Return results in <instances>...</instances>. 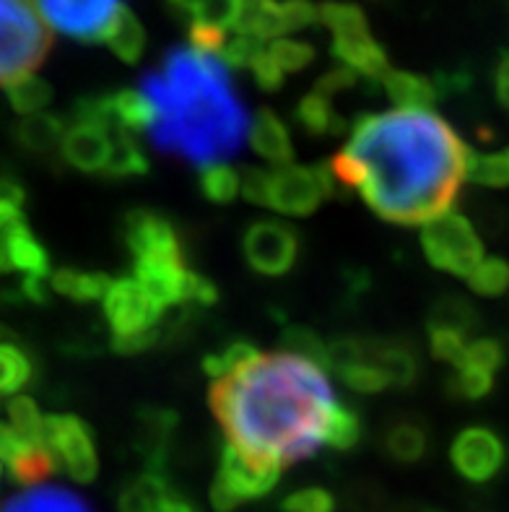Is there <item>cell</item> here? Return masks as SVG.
Masks as SVG:
<instances>
[{"instance_id": "1", "label": "cell", "mask_w": 509, "mask_h": 512, "mask_svg": "<svg viewBox=\"0 0 509 512\" xmlns=\"http://www.w3.org/2000/svg\"><path fill=\"white\" fill-rule=\"evenodd\" d=\"M468 146L445 117L424 110L361 115L346 149L317 167L325 198L351 190L382 221L432 224L458 201L468 177Z\"/></svg>"}, {"instance_id": "2", "label": "cell", "mask_w": 509, "mask_h": 512, "mask_svg": "<svg viewBox=\"0 0 509 512\" xmlns=\"http://www.w3.org/2000/svg\"><path fill=\"white\" fill-rule=\"evenodd\" d=\"M208 403L226 445L255 466L281 471L320 450L338 398L323 367L278 351L213 380Z\"/></svg>"}, {"instance_id": "3", "label": "cell", "mask_w": 509, "mask_h": 512, "mask_svg": "<svg viewBox=\"0 0 509 512\" xmlns=\"http://www.w3.org/2000/svg\"><path fill=\"white\" fill-rule=\"evenodd\" d=\"M138 89L154 107L149 141L156 151L208 167L245 146L252 123L219 58L177 45L143 73Z\"/></svg>"}, {"instance_id": "4", "label": "cell", "mask_w": 509, "mask_h": 512, "mask_svg": "<svg viewBox=\"0 0 509 512\" xmlns=\"http://www.w3.org/2000/svg\"><path fill=\"white\" fill-rule=\"evenodd\" d=\"M52 50V34L37 0H0V86L32 76Z\"/></svg>"}, {"instance_id": "5", "label": "cell", "mask_w": 509, "mask_h": 512, "mask_svg": "<svg viewBox=\"0 0 509 512\" xmlns=\"http://www.w3.org/2000/svg\"><path fill=\"white\" fill-rule=\"evenodd\" d=\"M421 247L434 268L452 276L471 279V273L484 263V242L463 214H445L426 224Z\"/></svg>"}, {"instance_id": "6", "label": "cell", "mask_w": 509, "mask_h": 512, "mask_svg": "<svg viewBox=\"0 0 509 512\" xmlns=\"http://www.w3.org/2000/svg\"><path fill=\"white\" fill-rule=\"evenodd\" d=\"M42 445L52 453L60 471L78 484H91L99 474L94 432L81 416L50 414L42 424Z\"/></svg>"}, {"instance_id": "7", "label": "cell", "mask_w": 509, "mask_h": 512, "mask_svg": "<svg viewBox=\"0 0 509 512\" xmlns=\"http://www.w3.org/2000/svg\"><path fill=\"white\" fill-rule=\"evenodd\" d=\"M278 468L250 463L232 445H224L219 455V474L211 484V505L216 512H234L245 502H255L271 494L278 481Z\"/></svg>"}, {"instance_id": "8", "label": "cell", "mask_w": 509, "mask_h": 512, "mask_svg": "<svg viewBox=\"0 0 509 512\" xmlns=\"http://www.w3.org/2000/svg\"><path fill=\"white\" fill-rule=\"evenodd\" d=\"M242 253L247 266L260 276H286L302 253V234L278 219H258L242 234Z\"/></svg>"}, {"instance_id": "9", "label": "cell", "mask_w": 509, "mask_h": 512, "mask_svg": "<svg viewBox=\"0 0 509 512\" xmlns=\"http://www.w3.org/2000/svg\"><path fill=\"white\" fill-rule=\"evenodd\" d=\"M50 29L84 45L104 42L112 21L123 11V0H37Z\"/></svg>"}, {"instance_id": "10", "label": "cell", "mask_w": 509, "mask_h": 512, "mask_svg": "<svg viewBox=\"0 0 509 512\" xmlns=\"http://www.w3.org/2000/svg\"><path fill=\"white\" fill-rule=\"evenodd\" d=\"M164 307L136 279L112 281L104 297V318L110 338H133L162 328Z\"/></svg>"}, {"instance_id": "11", "label": "cell", "mask_w": 509, "mask_h": 512, "mask_svg": "<svg viewBox=\"0 0 509 512\" xmlns=\"http://www.w3.org/2000/svg\"><path fill=\"white\" fill-rule=\"evenodd\" d=\"M452 466L471 484H489L509 463V448L497 429L476 424L465 427L450 448Z\"/></svg>"}, {"instance_id": "12", "label": "cell", "mask_w": 509, "mask_h": 512, "mask_svg": "<svg viewBox=\"0 0 509 512\" xmlns=\"http://www.w3.org/2000/svg\"><path fill=\"white\" fill-rule=\"evenodd\" d=\"M50 255L26 224L19 203L0 201V273L47 276Z\"/></svg>"}, {"instance_id": "13", "label": "cell", "mask_w": 509, "mask_h": 512, "mask_svg": "<svg viewBox=\"0 0 509 512\" xmlns=\"http://www.w3.org/2000/svg\"><path fill=\"white\" fill-rule=\"evenodd\" d=\"M123 242L136 260L146 258H185L180 229L172 219L154 208H133L120 224Z\"/></svg>"}, {"instance_id": "14", "label": "cell", "mask_w": 509, "mask_h": 512, "mask_svg": "<svg viewBox=\"0 0 509 512\" xmlns=\"http://www.w3.org/2000/svg\"><path fill=\"white\" fill-rule=\"evenodd\" d=\"M325 198L323 185L317 167H297L286 164L271 172V185H268V208L284 216H310L317 211L320 201Z\"/></svg>"}, {"instance_id": "15", "label": "cell", "mask_w": 509, "mask_h": 512, "mask_svg": "<svg viewBox=\"0 0 509 512\" xmlns=\"http://www.w3.org/2000/svg\"><path fill=\"white\" fill-rule=\"evenodd\" d=\"M177 427H180V416L167 406L138 409L133 424V450L149 471H164Z\"/></svg>"}, {"instance_id": "16", "label": "cell", "mask_w": 509, "mask_h": 512, "mask_svg": "<svg viewBox=\"0 0 509 512\" xmlns=\"http://www.w3.org/2000/svg\"><path fill=\"white\" fill-rule=\"evenodd\" d=\"M65 164H71L86 175H104L112 156L110 130L94 120H71L65 130L63 149H60Z\"/></svg>"}, {"instance_id": "17", "label": "cell", "mask_w": 509, "mask_h": 512, "mask_svg": "<svg viewBox=\"0 0 509 512\" xmlns=\"http://www.w3.org/2000/svg\"><path fill=\"white\" fill-rule=\"evenodd\" d=\"M367 362L377 364L398 390L413 388L421 375L419 346L411 338H367Z\"/></svg>"}, {"instance_id": "18", "label": "cell", "mask_w": 509, "mask_h": 512, "mask_svg": "<svg viewBox=\"0 0 509 512\" xmlns=\"http://www.w3.org/2000/svg\"><path fill=\"white\" fill-rule=\"evenodd\" d=\"M429 445H432L429 427L419 416L411 414L393 416L380 435V450L385 453V458L398 466H413V463L424 461Z\"/></svg>"}, {"instance_id": "19", "label": "cell", "mask_w": 509, "mask_h": 512, "mask_svg": "<svg viewBox=\"0 0 509 512\" xmlns=\"http://www.w3.org/2000/svg\"><path fill=\"white\" fill-rule=\"evenodd\" d=\"M330 52L336 55V60H341V65L351 68L356 76H364L372 84H377V81L382 84L387 73L393 71L385 47L372 37V32L354 34V37L346 39H333Z\"/></svg>"}, {"instance_id": "20", "label": "cell", "mask_w": 509, "mask_h": 512, "mask_svg": "<svg viewBox=\"0 0 509 512\" xmlns=\"http://www.w3.org/2000/svg\"><path fill=\"white\" fill-rule=\"evenodd\" d=\"M180 489L174 487L164 471H143L123 484L117 494L120 512H156L167 500H172Z\"/></svg>"}, {"instance_id": "21", "label": "cell", "mask_w": 509, "mask_h": 512, "mask_svg": "<svg viewBox=\"0 0 509 512\" xmlns=\"http://www.w3.org/2000/svg\"><path fill=\"white\" fill-rule=\"evenodd\" d=\"M65 130H68L65 117L52 115V112H39V115L24 117L13 130V136H16V143L26 154L47 159V156H55L63 149Z\"/></svg>"}, {"instance_id": "22", "label": "cell", "mask_w": 509, "mask_h": 512, "mask_svg": "<svg viewBox=\"0 0 509 512\" xmlns=\"http://www.w3.org/2000/svg\"><path fill=\"white\" fill-rule=\"evenodd\" d=\"M39 364L34 351L13 341L11 333L0 338V398H11L37 380Z\"/></svg>"}, {"instance_id": "23", "label": "cell", "mask_w": 509, "mask_h": 512, "mask_svg": "<svg viewBox=\"0 0 509 512\" xmlns=\"http://www.w3.org/2000/svg\"><path fill=\"white\" fill-rule=\"evenodd\" d=\"M250 146L255 154L268 159L276 167H286L294 159L289 128L273 110H260L250 125Z\"/></svg>"}, {"instance_id": "24", "label": "cell", "mask_w": 509, "mask_h": 512, "mask_svg": "<svg viewBox=\"0 0 509 512\" xmlns=\"http://www.w3.org/2000/svg\"><path fill=\"white\" fill-rule=\"evenodd\" d=\"M0 512H94L84 497L63 487H34L13 494Z\"/></svg>"}, {"instance_id": "25", "label": "cell", "mask_w": 509, "mask_h": 512, "mask_svg": "<svg viewBox=\"0 0 509 512\" xmlns=\"http://www.w3.org/2000/svg\"><path fill=\"white\" fill-rule=\"evenodd\" d=\"M385 86V94L390 97V102L398 104L400 110H424L429 112V107L437 104L439 86L434 78H426L421 73L411 71H390L382 81Z\"/></svg>"}, {"instance_id": "26", "label": "cell", "mask_w": 509, "mask_h": 512, "mask_svg": "<svg viewBox=\"0 0 509 512\" xmlns=\"http://www.w3.org/2000/svg\"><path fill=\"white\" fill-rule=\"evenodd\" d=\"M234 29L245 37L273 39L286 32L284 3L278 0H239Z\"/></svg>"}, {"instance_id": "27", "label": "cell", "mask_w": 509, "mask_h": 512, "mask_svg": "<svg viewBox=\"0 0 509 512\" xmlns=\"http://www.w3.org/2000/svg\"><path fill=\"white\" fill-rule=\"evenodd\" d=\"M481 325V315L476 307L460 294H442L432 302L429 315H426V328L429 331H450L468 336Z\"/></svg>"}, {"instance_id": "28", "label": "cell", "mask_w": 509, "mask_h": 512, "mask_svg": "<svg viewBox=\"0 0 509 512\" xmlns=\"http://www.w3.org/2000/svg\"><path fill=\"white\" fill-rule=\"evenodd\" d=\"M297 123L302 125V130L307 136L325 138V136H341L346 133V120L333 110V99L320 94V91H310L304 94L297 104Z\"/></svg>"}, {"instance_id": "29", "label": "cell", "mask_w": 509, "mask_h": 512, "mask_svg": "<svg viewBox=\"0 0 509 512\" xmlns=\"http://www.w3.org/2000/svg\"><path fill=\"white\" fill-rule=\"evenodd\" d=\"M52 292L63 294L73 302H97L107 297L112 279L102 271H81V268H58L50 276Z\"/></svg>"}, {"instance_id": "30", "label": "cell", "mask_w": 509, "mask_h": 512, "mask_svg": "<svg viewBox=\"0 0 509 512\" xmlns=\"http://www.w3.org/2000/svg\"><path fill=\"white\" fill-rule=\"evenodd\" d=\"M112 136V156L104 169V177L110 180H130V177H143L149 172V159L141 149L136 133L128 130H110Z\"/></svg>"}, {"instance_id": "31", "label": "cell", "mask_w": 509, "mask_h": 512, "mask_svg": "<svg viewBox=\"0 0 509 512\" xmlns=\"http://www.w3.org/2000/svg\"><path fill=\"white\" fill-rule=\"evenodd\" d=\"M104 45L110 47L115 58H120L123 63H138L143 58V50H146V29H143L136 13L130 8H123L117 13L110 32L104 37Z\"/></svg>"}, {"instance_id": "32", "label": "cell", "mask_w": 509, "mask_h": 512, "mask_svg": "<svg viewBox=\"0 0 509 512\" xmlns=\"http://www.w3.org/2000/svg\"><path fill=\"white\" fill-rule=\"evenodd\" d=\"M361 440H364V416L351 403L338 401L333 419H330L328 435H325V445L348 453V450L359 448Z\"/></svg>"}, {"instance_id": "33", "label": "cell", "mask_w": 509, "mask_h": 512, "mask_svg": "<svg viewBox=\"0 0 509 512\" xmlns=\"http://www.w3.org/2000/svg\"><path fill=\"white\" fill-rule=\"evenodd\" d=\"M198 188L203 198L211 203H232L242 188V177L226 164H208L198 169Z\"/></svg>"}, {"instance_id": "34", "label": "cell", "mask_w": 509, "mask_h": 512, "mask_svg": "<svg viewBox=\"0 0 509 512\" xmlns=\"http://www.w3.org/2000/svg\"><path fill=\"white\" fill-rule=\"evenodd\" d=\"M281 346L286 349V354H294V357L307 359L323 370H330L328 344L307 325H286L281 331Z\"/></svg>"}, {"instance_id": "35", "label": "cell", "mask_w": 509, "mask_h": 512, "mask_svg": "<svg viewBox=\"0 0 509 512\" xmlns=\"http://www.w3.org/2000/svg\"><path fill=\"white\" fill-rule=\"evenodd\" d=\"M320 21L333 32V39H346L354 34H367L369 21L359 6L343 3V0H330L320 6Z\"/></svg>"}, {"instance_id": "36", "label": "cell", "mask_w": 509, "mask_h": 512, "mask_svg": "<svg viewBox=\"0 0 509 512\" xmlns=\"http://www.w3.org/2000/svg\"><path fill=\"white\" fill-rule=\"evenodd\" d=\"M255 357H258V349H255L252 341H247V338H234V341H229L224 349L216 351V354H208V357L203 359V370H206V375H211L213 380H221V377H229L237 370H242V367L250 364Z\"/></svg>"}, {"instance_id": "37", "label": "cell", "mask_w": 509, "mask_h": 512, "mask_svg": "<svg viewBox=\"0 0 509 512\" xmlns=\"http://www.w3.org/2000/svg\"><path fill=\"white\" fill-rule=\"evenodd\" d=\"M447 396L455 401H481L494 390V375L486 370H478L473 364H463L445 380Z\"/></svg>"}, {"instance_id": "38", "label": "cell", "mask_w": 509, "mask_h": 512, "mask_svg": "<svg viewBox=\"0 0 509 512\" xmlns=\"http://www.w3.org/2000/svg\"><path fill=\"white\" fill-rule=\"evenodd\" d=\"M8 104H11L13 110L19 112V115H39V112L45 110L47 104L52 102V89L47 81L37 76H29L19 84H13L6 89Z\"/></svg>"}, {"instance_id": "39", "label": "cell", "mask_w": 509, "mask_h": 512, "mask_svg": "<svg viewBox=\"0 0 509 512\" xmlns=\"http://www.w3.org/2000/svg\"><path fill=\"white\" fill-rule=\"evenodd\" d=\"M6 411L8 427L19 435V440L29 442V445H42V424H45V416L39 414V406L32 398H11Z\"/></svg>"}, {"instance_id": "40", "label": "cell", "mask_w": 509, "mask_h": 512, "mask_svg": "<svg viewBox=\"0 0 509 512\" xmlns=\"http://www.w3.org/2000/svg\"><path fill=\"white\" fill-rule=\"evenodd\" d=\"M468 177L484 188H507L509 185V149L499 154H468Z\"/></svg>"}, {"instance_id": "41", "label": "cell", "mask_w": 509, "mask_h": 512, "mask_svg": "<svg viewBox=\"0 0 509 512\" xmlns=\"http://www.w3.org/2000/svg\"><path fill=\"white\" fill-rule=\"evenodd\" d=\"M468 286L478 297H502L504 292H509V260L499 258H486L476 271L471 273Z\"/></svg>"}, {"instance_id": "42", "label": "cell", "mask_w": 509, "mask_h": 512, "mask_svg": "<svg viewBox=\"0 0 509 512\" xmlns=\"http://www.w3.org/2000/svg\"><path fill=\"white\" fill-rule=\"evenodd\" d=\"M328 359L330 370L336 372V375L346 372L348 367L367 362V338L336 336L328 344Z\"/></svg>"}, {"instance_id": "43", "label": "cell", "mask_w": 509, "mask_h": 512, "mask_svg": "<svg viewBox=\"0 0 509 512\" xmlns=\"http://www.w3.org/2000/svg\"><path fill=\"white\" fill-rule=\"evenodd\" d=\"M338 377H341L348 390L361 393V396H372V393H382L385 388H390V380H387L385 372L372 362H361L356 367H348Z\"/></svg>"}, {"instance_id": "44", "label": "cell", "mask_w": 509, "mask_h": 512, "mask_svg": "<svg viewBox=\"0 0 509 512\" xmlns=\"http://www.w3.org/2000/svg\"><path fill=\"white\" fill-rule=\"evenodd\" d=\"M284 512H336V497L323 487H304L281 500Z\"/></svg>"}, {"instance_id": "45", "label": "cell", "mask_w": 509, "mask_h": 512, "mask_svg": "<svg viewBox=\"0 0 509 512\" xmlns=\"http://www.w3.org/2000/svg\"><path fill=\"white\" fill-rule=\"evenodd\" d=\"M504 362H507V349L497 338H476L465 351V364H473V367L491 372V375L502 370Z\"/></svg>"}, {"instance_id": "46", "label": "cell", "mask_w": 509, "mask_h": 512, "mask_svg": "<svg viewBox=\"0 0 509 512\" xmlns=\"http://www.w3.org/2000/svg\"><path fill=\"white\" fill-rule=\"evenodd\" d=\"M273 60L284 73H299L315 60V50L307 42H297V39H276L271 47Z\"/></svg>"}, {"instance_id": "47", "label": "cell", "mask_w": 509, "mask_h": 512, "mask_svg": "<svg viewBox=\"0 0 509 512\" xmlns=\"http://www.w3.org/2000/svg\"><path fill=\"white\" fill-rule=\"evenodd\" d=\"M429 349L437 362L452 364L455 370L465 364V351H468V341L460 333L450 331H429Z\"/></svg>"}, {"instance_id": "48", "label": "cell", "mask_w": 509, "mask_h": 512, "mask_svg": "<svg viewBox=\"0 0 509 512\" xmlns=\"http://www.w3.org/2000/svg\"><path fill=\"white\" fill-rule=\"evenodd\" d=\"M260 52H263V42L260 39L237 34V37L226 42L219 60L224 65H229V68H234V71H247V68H252V63H255Z\"/></svg>"}, {"instance_id": "49", "label": "cell", "mask_w": 509, "mask_h": 512, "mask_svg": "<svg viewBox=\"0 0 509 512\" xmlns=\"http://www.w3.org/2000/svg\"><path fill=\"white\" fill-rule=\"evenodd\" d=\"M226 42H229V37H226V29H221V26L200 24V21L190 24V47L195 52H200V55L219 58L221 52H224Z\"/></svg>"}, {"instance_id": "50", "label": "cell", "mask_w": 509, "mask_h": 512, "mask_svg": "<svg viewBox=\"0 0 509 512\" xmlns=\"http://www.w3.org/2000/svg\"><path fill=\"white\" fill-rule=\"evenodd\" d=\"M250 73H252V78H255V84H258L263 91H268V94H271V91H278L281 86H284L286 73L278 68V63L273 60L271 50L260 52L258 58H255V63H252Z\"/></svg>"}, {"instance_id": "51", "label": "cell", "mask_w": 509, "mask_h": 512, "mask_svg": "<svg viewBox=\"0 0 509 512\" xmlns=\"http://www.w3.org/2000/svg\"><path fill=\"white\" fill-rule=\"evenodd\" d=\"M320 21V8L310 0H286L284 3V24L286 32H302Z\"/></svg>"}, {"instance_id": "52", "label": "cell", "mask_w": 509, "mask_h": 512, "mask_svg": "<svg viewBox=\"0 0 509 512\" xmlns=\"http://www.w3.org/2000/svg\"><path fill=\"white\" fill-rule=\"evenodd\" d=\"M268 185H271V172L260 167L242 169V193L255 206H268Z\"/></svg>"}, {"instance_id": "53", "label": "cell", "mask_w": 509, "mask_h": 512, "mask_svg": "<svg viewBox=\"0 0 509 512\" xmlns=\"http://www.w3.org/2000/svg\"><path fill=\"white\" fill-rule=\"evenodd\" d=\"M356 84H359V76H356L351 68H346V65H338V68L328 71L320 81H317L315 91H320V94L333 99L338 97V94H343V91L354 89Z\"/></svg>"}, {"instance_id": "54", "label": "cell", "mask_w": 509, "mask_h": 512, "mask_svg": "<svg viewBox=\"0 0 509 512\" xmlns=\"http://www.w3.org/2000/svg\"><path fill=\"white\" fill-rule=\"evenodd\" d=\"M382 492L372 484H359L348 492V505L356 512H380Z\"/></svg>"}, {"instance_id": "55", "label": "cell", "mask_w": 509, "mask_h": 512, "mask_svg": "<svg viewBox=\"0 0 509 512\" xmlns=\"http://www.w3.org/2000/svg\"><path fill=\"white\" fill-rule=\"evenodd\" d=\"M494 86H497V99L509 110V52H502V58H499L497 71H494Z\"/></svg>"}, {"instance_id": "56", "label": "cell", "mask_w": 509, "mask_h": 512, "mask_svg": "<svg viewBox=\"0 0 509 512\" xmlns=\"http://www.w3.org/2000/svg\"><path fill=\"white\" fill-rule=\"evenodd\" d=\"M167 3L174 13H180L185 19H190V24H193L195 16L200 13V8L206 6V0H167Z\"/></svg>"}, {"instance_id": "57", "label": "cell", "mask_w": 509, "mask_h": 512, "mask_svg": "<svg viewBox=\"0 0 509 512\" xmlns=\"http://www.w3.org/2000/svg\"><path fill=\"white\" fill-rule=\"evenodd\" d=\"M156 512H200V510H198V505L187 500V497H182V494H174L172 500L164 502V505L159 507Z\"/></svg>"}, {"instance_id": "58", "label": "cell", "mask_w": 509, "mask_h": 512, "mask_svg": "<svg viewBox=\"0 0 509 512\" xmlns=\"http://www.w3.org/2000/svg\"><path fill=\"white\" fill-rule=\"evenodd\" d=\"M6 333H8V331H3V328H0V338H3V336H6Z\"/></svg>"}, {"instance_id": "59", "label": "cell", "mask_w": 509, "mask_h": 512, "mask_svg": "<svg viewBox=\"0 0 509 512\" xmlns=\"http://www.w3.org/2000/svg\"><path fill=\"white\" fill-rule=\"evenodd\" d=\"M432 512H437V510H432Z\"/></svg>"}]
</instances>
